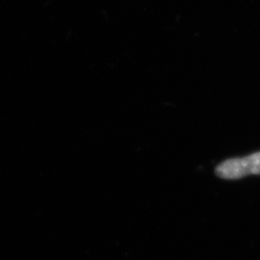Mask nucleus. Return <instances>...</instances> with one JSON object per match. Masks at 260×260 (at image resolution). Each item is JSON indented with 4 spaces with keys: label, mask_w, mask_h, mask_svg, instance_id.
<instances>
[{
    "label": "nucleus",
    "mask_w": 260,
    "mask_h": 260,
    "mask_svg": "<svg viewBox=\"0 0 260 260\" xmlns=\"http://www.w3.org/2000/svg\"><path fill=\"white\" fill-rule=\"evenodd\" d=\"M216 173L225 179H238L250 175H260V151L246 157L229 159L217 167Z\"/></svg>",
    "instance_id": "nucleus-1"
}]
</instances>
